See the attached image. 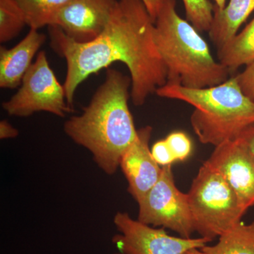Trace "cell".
<instances>
[{
  "instance_id": "cell-1",
  "label": "cell",
  "mask_w": 254,
  "mask_h": 254,
  "mask_svg": "<svg viewBox=\"0 0 254 254\" xmlns=\"http://www.w3.org/2000/svg\"><path fill=\"white\" fill-rule=\"evenodd\" d=\"M48 28L50 46L66 60L63 86L71 107L82 82L118 62L129 71L136 106L167 83L166 67L154 41V21L142 0H118L105 31L89 43L71 41L58 26Z\"/></svg>"
},
{
  "instance_id": "cell-2",
  "label": "cell",
  "mask_w": 254,
  "mask_h": 254,
  "mask_svg": "<svg viewBox=\"0 0 254 254\" xmlns=\"http://www.w3.org/2000/svg\"><path fill=\"white\" fill-rule=\"evenodd\" d=\"M131 77L108 68L104 82L83 113L65 122L64 131L76 144L91 152L100 168L113 175L127 150L136 138L128 107Z\"/></svg>"
},
{
  "instance_id": "cell-3",
  "label": "cell",
  "mask_w": 254,
  "mask_h": 254,
  "mask_svg": "<svg viewBox=\"0 0 254 254\" xmlns=\"http://www.w3.org/2000/svg\"><path fill=\"white\" fill-rule=\"evenodd\" d=\"M176 0H163L154 22V41L167 70V83L189 88L218 86L230 71L214 59L207 42L176 9Z\"/></svg>"
},
{
  "instance_id": "cell-4",
  "label": "cell",
  "mask_w": 254,
  "mask_h": 254,
  "mask_svg": "<svg viewBox=\"0 0 254 254\" xmlns=\"http://www.w3.org/2000/svg\"><path fill=\"white\" fill-rule=\"evenodd\" d=\"M155 93L160 98L180 100L194 108L190 125L203 144L216 147L233 141L254 124V100L244 93L236 76L204 88L166 83Z\"/></svg>"
},
{
  "instance_id": "cell-5",
  "label": "cell",
  "mask_w": 254,
  "mask_h": 254,
  "mask_svg": "<svg viewBox=\"0 0 254 254\" xmlns=\"http://www.w3.org/2000/svg\"><path fill=\"white\" fill-rule=\"evenodd\" d=\"M187 194L194 231L211 242L242 221L247 212L225 179L205 163Z\"/></svg>"
},
{
  "instance_id": "cell-6",
  "label": "cell",
  "mask_w": 254,
  "mask_h": 254,
  "mask_svg": "<svg viewBox=\"0 0 254 254\" xmlns=\"http://www.w3.org/2000/svg\"><path fill=\"white\" fill-rule=\"evenodd\" d=\"M11 116L26 118L46 112L64 118L72 112L66 101L64 88L50 67L46 52L41 51L23 76L21 87L1 105Z\"/></svg>"
},
{
  "instance_id": "cell-7",
  "label": "cell",
  "mask_w": 254,
  "mask_h": 254,
  "mask_svg": "<svg viewBox=\"0 0 254 254\" xmlns=\"http://www.w3.org/2000/svg\"><path fill=\"white\" fill-rule=\"evenodd\" d=\"M138 203V221L170 229L183 238H191L195 231L188 194L177 188L172 165L162 167L158 182Z\"/></svg>"
},
{
  "instance_id": "cell-8",
  "label": "cell",
  "mask_w": 254,
  "mask_h": 254,
  "mask_svg": "<svg viewBox=\"0 0 254 254\" xmlns=\"http://www.w3.org/2000/svg\"><path fill=\"white\" fill-rule=\"evenodd\" d=\"M114 223L120 234L113 237L114 244L126 254H183L190 249H202L211 242L208 239L170 236L165 228H155L128 213H118Z\"/></svg>"
},
{
  "instance_id": "cell-9",
  "label": "cell",
  "mask_w": 254,
  "mask_h": 254,
  "mask_svg": "<svg viewBox=\"0 0 254 254\" xmlns=\"http://www.w3.org/2000/svg\"><path fill=\"white\" fill-rule=\"evenodd\" d=\"M219 174L247 210L254 205V155L239 139L215 147L204 163Z\"/></svg>"
},
{
  "instance_id": "cell-10",
  "label": "cell",
  "mask_w": 254,
  "mask_h": 254,
  "mask_svg": "<svg viewBox=\"0 0 254 254\" xmlns=\"http://www.w3.org/2000/svg\"><path fill=\"white\" fill-rule=\"evenodd\" d=\"M117 3L118 0H72L53 26H58L71 41L89 43L105 31Z\"/></svg>"
},
{
  "instance_id": "cell-11",
  "label": "cell",
  "mask_w": 254,
  "mask_h": 254,
  "mask_svg": "<svg viewBox=\"0 0 254 254\" xmlns=\"http://www.w3.org/2000/svg\"><path fill=\"white\" fill-rule=\"evenodd\" d=\"M153 128L150 126L138 130L137 136L127 150L120 165L128 183V192L139 202L155 184L162 173V168L155 162L149 148Z\"/></svg>"
},
{
  "instance_id": "cell-12",
  "label": "cell",
  "mask_w": 254,
  "mask_h": 254,
  "mask_svg": "<svg viewBox=\"0 0 254 254\" xmlns=\"http://www.w3.org/2000/svg\"><path fill=\"white\" fill-rule=\"evenodd\" d=\"M44 33L32 29L13 48L0 47V87L14 89L21 82L32 65L33 58L46 41Z\"/></svg>"
},
{
  "instance_id": "cell-13",
  "label": "cell",
  "mask_w": 254,
  "mask_h": 254,
  "mask_svg": "<svg viewBox=\"0 0 254 254\" xmlns=\"http://www.w3.org/2000/svg\"><path fill=\"white\" fill-rule=\"evenodd\" d=\"M254 11V0H230L223 9L214 5L209 36L217 49L237 34L239 28Z\"/></svg>"
},
{
  "instance_id": "cell-14",
  "label": "cell",
  "mask_w": 254,
  "mask_h": 254,
  "mask_svg": "<svg viewBox=\"0 0 254 254\" xmlns=\"http://www.w3.org/2000/svg\"><path fill=\"white\" fill-rule=\"evenodd\" d=\"M218 50V61L230 73L254 62V18L240 33Z\"/></svg>"
},
{
  "instance_id": "cell-15",
  "label": "cell",
  "mask_w": 254,
  "mask_h": 254,
  "mask_svg": "<svg viewBox=\"0 0 254 254\" xmlns=\"http://www.w3.org/2000/svg\"><path fill=\"white\" fill-rule=\"evenodd\" d=\"M213 246L201 249L205 254H254V221L246 225L241 221L218 237Z\"/></svg>"
},
{
  "instance_id": "cell-16",
  "label": "cell",
  "mask_w": 254,
  "mask_h": 254,
  "mask_svg": "<svg viewBox=\"0 0 254 254\" xmlns=\"http://www.w3.org/2000/svg\"><path fill=\"white\" fill-rule=\"evenodd\" d=\"M72 0H16L22 10L26 24L39 30L53 26L57 16Z\"/></svg>"
},
{
  "instance_id": "cell-17",
  "label": "cell",
  "mask_w": 254,
  "mask_h": 254,
  "mask_svg": "<svg viewBox=\"0 0 254 254\" xmlns=\"http://www.w3.org/2000/svg\"><path fill=\"white\" fill-rule=\"evenodd\" d=\"M27 26L16 0H0V43L11 41Z\"/></svg>"
},
{
  "instance_id": "cell-18",
  "label": "cell",
  "mask_w": 254,
  "mask_h": 254,
  "mask_svg": "<svg viewBox=\"0 0 254 254\" xmlns=\"http://www.w3.org/2000/svg\"><path fill=\"white\" fill-rule=\"evenodd\" d=\"M187 21L198 32L210 31L214 5L209 0H182Z\"/></svg>"
},
{
  "instance_id": "cell-19",
  "label": "cell",
  "mask_w": 254,
  "mask_h": 254,
  "mask_svg": "<svg viewBox=\"0 0 254 254\" xmlns=\"http://www.w3.org/2000/svg\"><path fill=\"white\" fill-rule=\"evenodd\" d=\"M165 140L177 160L183 161L191 153V141L184 132H173L168 135Z\"/></svg>"
},
{
  "instance_id": "cell-20",
  "label": "cell",
  "mask_w": 254,
  "mask_h": 254,
  "mask_svg": "<svg viewBox=\"0 0 254 254\" xmlns=\"http://www.w3.org/2000/svg\"><path fill=\"white\" fill-rule=\"evenodd\" d=\"M151 153L155 162L162 167L172 165L177 160L166 140H160L156 142L153 145Z\"/></svg>"
},
{
  "instance_id": "cell-21",
  "label": "cell",
  "mask_w": 254,
  "mask_h": 254,
  "mask_svg": "<svg viewBox=\"0 0 254 254\" xmlns=\"http://www.w3.org/2000/svg\"><path fill=\"white\" fill-rule=\"evenodd\" d=\"M235 76L244 93L254 100V62Z\"/></svg>"
},
{
  "instance_id": "cell-22",
  "label": "cell",
  "mask_w": 254,
  "mask_h": 254,
  "mask_svg": "<svg viewBox=\"0 0 254 254\" xmlns=\"http://www.w3.org/2000/svg\"><path fill=\"white\" fill-rule=\"evenodd\" d=\"M254 155V124L246 128L237 138Z\"/></svg>"
},
{
  "instance_id": "cell-23",
  "label": "cell",
  "mask_w": 254,
  "mask_h": 254,
  "mask_svg": "<svg viewBox=\"0 0 254 254\" xmlns=\"http://www.w3.org/2000/svg\"><path fill=\"white\" fill-rule=\"evenodd\" d=\"M18 135V130L12 127L9 122L6 120L1 121L0 123V138L1 139L15 138Z\"/></svg>"
},
{
  "instance_id": "cell-24",
  "label": "cell",
  "mask_w": 254,
  "mask_h": 254,
  "mask_svg": "<svg viewBox=\"0 0 254 254\" xmlns=\"http://www.w3.org/2000/svg\"><path fill=\"white\" fill-rule=\"evenodd\" d=\"M153 21H155L163 0H142Z\"/></svg>"
},
{
  "instance_id": "cell-25",
  "label": "cell",
  "mask_w": 254,
  "mask_h": 254,
  "mask_svg": "<svg viewBox=\"0 0 254 254\" xmlns=\"http://www.w3.org/2000/svg\"><path fill=\"white\" fill-rule=\"evenodd\" d=\"M215 2V6L218 9H222L226 6V0H214Z\"/></svg>"
},
{
  "instance_id": "cell-26",
  "label": "cell",
  "mask_w": 254,
  "mask_h": 254,
  "mask_svg": "<svg viewBox=\"0 0 254 254\" xmlns=\"http://www.w3.org/2000/svg\"><path fill=\"white\" fill-rule=\"evenodd\" d=\"M183 254H205L202 252L201 249L193 248L187 251Z\"/></svg>"
},
{
  "instance_id": "cell-27",
  "label": "cell",
  "mask_w": 254,
  "mask_h": 254,
  "mask_svg": "<svg viewBox=\"0 0 254 254\" xmlns=\"http://www.w3.org/2000/svg\"><path fill=\"white\" fill-rule=\"evenodd\" d=\"M126 254L121 253V252H120V253H119V254Z\"/></svg>"
}]
</instances>
